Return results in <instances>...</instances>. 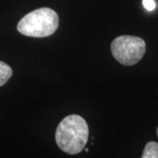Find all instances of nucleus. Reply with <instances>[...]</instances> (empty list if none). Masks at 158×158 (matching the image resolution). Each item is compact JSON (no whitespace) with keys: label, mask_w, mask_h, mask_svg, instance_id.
Here are the masks:
<instances>
[{"label":"nucleus","mask_w":158,"mask_h":158,"mask_svg":"<svg viewBox=\"0 0 158 158\" xmlns=\"http://www.w3.org/2000/svg\"><path fill=\"white\" fill-rule=\"evenodd\" d=\"M89 136V127L85 119L71 114L62 119L56 132V141L60 149L69 155H77L85 147Z\"/></svg>","instance_id":"1"},{"label":"nucleus","mask_w":158,"mask_h":158,"mask_svg":"<svg viewBox=\"0 0 158 158\" xmlns=\"http://www.w3.org/2000/svg\"><path fill=\"white\" fill-rule=\"evenodd\" d=\"M59 26V17L50 8H40L31 11L20 19L18 31L25 36L43 38L54 34Z\"/></svg>","instance_id":"2"},{"label":"nucleus","mask_w":158,"mask_h":158,"mask_svg":"<svg viewBox=\"0 0 158 158\" xmlns=\"http://www.w3.org/2000/svg\"><path fill=\"white\" fill-rule=\"evenodd\" d=\"M113 57L120 64L132 66L139 62L146 52L143 40L132 35H121L114 39L111 44Z\"/></svg>","instance_id":"3"},{"label":"nucleus","mask_w":158,"mask_h":158,"mask_svg":"<svg viewBox=\"0 0 158 158\" xmlns=\"http://www.w3.org/2000/svg\"><path fill=\"white\" fill-rule=\"evenodd\" d=\"M142 158H158V143L156 141H149L145 146L142 153Z\"/></svg>","instance_id":"4"},{"label":"nucleus","mask_w":158,"mask_h":158,"mask_svg":"<svg viewBox=\"0 0 158 158\" xmlns=\"http://www.w3.org/2000/svg\"><path fill=\"white\" fill-rule=\"evenodd\" d=\"M12 69L6 62L0 61V87L6 85V82L11 78Z\"/></svg>","instance_id":"5"},{"label":"nucleus","mask_w":158,"mask_h":158,"mask_svg":"<svg viewBox=\"0 0 158 158\" xmlns=\"http://www.w3.org/2000/svg\"><path fill=\"white\" fill-rule=\"evenodd\" d=\"M142 4H143V6L145 7V9L148 11L155 10V8L156 6L155 0H143Z\"/></svg>","instance_id":"6"},{"label":"nucleus","mask_w":158,"mask_h":158,"mask_svg":"<svg viewBox=\"0 0 158 158\" xmlns=\"http://www.w3.org/2000/svg\"><path fill=\"white\" fill-rule=\"evenodd\" d=\"M156 135H157V137H158V127H157V129H156Z\"/></svg>","instance_id":"7"}]
</instances>
